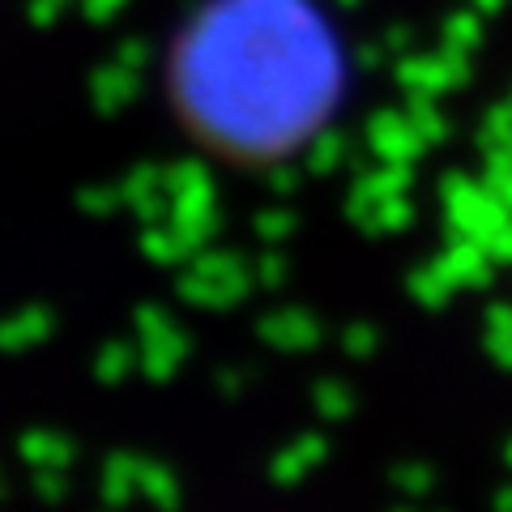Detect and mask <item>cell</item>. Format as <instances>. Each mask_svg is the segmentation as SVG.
Listing matches in <instances>:
<instances>
[]
</instances>
